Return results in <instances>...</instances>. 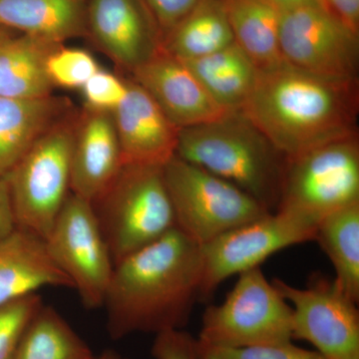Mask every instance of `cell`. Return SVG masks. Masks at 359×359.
Segmentation results:
<instances>
[{
  "mask_svg": "<svg viewBox=\"0 0 359 359\" xmlns=\"http://www.w3.org/2000/svg\"><path fill=\"white\" fill-rule=\"evenodd\" d=\"M202 275L201 245L178 228L118 262L103 304L111 339L184 330Z\"/></svg>",
  "mask_w": 359,
  "mask_h": 359,
  "instance_id": "obj_1",
  "label": "cell"
},
{
  "mask_svg": "<svg viewBox=\"0 0 359 359\" xmlns=\"http://www.w3.org/2000/svg\"><path fill=\"white\" fill-rule=\"evenodd\" d=\"M358 80L320 76L285 61L259 68L240 112L287 159L354 136Z\"/></svg>",
  "mask_w": 359,
  "mask_h": 359,
  "instance_id": "obj_2",
  "label": "cell"
},
{
  "mask_svg": "<svg viewBox=\"0 0 359 359\" xmlns=\"http://www.w3.org/2000/svg\"><path fill=\"white\" fill-rule=\"evenodd\" d=\"M175 156L238 187L269 212L280 205L287 158L240 111L179 129Z\"/></svg>",
  "mask_w": 359,
  "mask_h": 359,
  "instance_id": "obj_3",
  "label": "cell"
},
{
  "mask_svg": "<svg viewBox=\"0 0 359 359\" xmlns=\"http://www.w3.org/2000/svg\"><path fill=\"white\" fill-rule=\"evenodd\" d=\"M92 205L114 266L177 228L164 166L123 165Z\"/></svg>",
  "mask_w": 359,
  "mask_h": 359,
  "instance_id": "obj_4",
  "label": "cell"
},
{
  "mask_svg": "<svg viewBox=\"0 0 359 359\" xmlns=\"http://www.w3.org/2000/svg\"><path fill=\"white\" fill-rule=\"evenodd\" d=\"M78 113L47 130L4 176L16 228L46 240L71 193V154Z\"/></svg>",
  "mask_w": 359,
  "mask_h": 359,
  "instance_id": "obj_5",
  "label": "cell"
},
{
  "mask_svg": "<svg viewBox=\"0 0 359 359\" xmlns=\"http://www.w3.org/2000/svg\"><path fill=\"white\" fill-rule=\"evenodd\" d=\"M177 228L199 245L269 214L249 194L174 156L164 166Z\"/></svg>",
  "mask_w": 359,
  "mask_h": 359,
  "instance_id": "obj_6",
  "label": "cell"
},
{
  "mask_svg": "<svg viewBox=\"0 0 359 359\" xmlns=\"http://www.w3.org/2000/svg\"><path fill=\"white\" fill-rule=\"evenodd\" d=\"M197 339L228 348L292 341V306L261 266L249 269L221 304L205 309Z\"/></svg>",
  "mask_w": 359,
  "mask_h": 359,
  "instance_id": "obj_7",
  "label": "cell"
},
{
  "mask_svg": "<svg viewBox=\"0 0 359 359\" xmlns=\"http://www.w3.org/2000/svg\"><path fill=\"white\" fill-rule=\"evenodd\" d=\"M287 160L278 210L320 224L327 215L359 202L358 135Z\"/></svg>",
  "mask_w": 359,
  "mask_h": 359,
  "instance_id": "obj_8",
  "label": "cell"
},
{
  "mask_svg": "<svg viewBox=\"0 0 359 359\" xmlns=\"http://www.w3.org/2000/svg\"><path fill=\"white\" fill-rule=\"evenodd\" d=\"M278 45L287 65L320 76L358 79V34L313 0L280 11Z\"/></svg>",
  "mask_w": 359,
  "mask_h": 359,
  "instance_id": "obj_9",
  "label": "cell"
},
{
  "mask_svg": "<svg viewBox=\"0 0 359 359\" xmlns=\"http://www.w3.org/2000/svg\"><path fill=\"white\" fill-rule=\"evenodd\" d=\"M318 226L301 215L278 210L201 245L200 299H209L224 280L257 268L276 252L314 240Z\"/></svg>",
  "mask_w": 359,
  "mask_h": 359,
  "instance_id": "obj_10",
  "label": "cell"
},
{
  "mask_svg": "<svg viewBox=\"0 0 359 359\" xmlns=\"http://www.w3.org/2000/svg\"><path fill=\"white\" fill-rule=\"evenodd\" d=\"M45 242L85 308L103 306L114 263L91 203L71 192Z\"/></svg>",
  "mask_w": 359,
  "mask_h": 359,
  "instance_id": "obj_11",
  "label": "cell"
},
{
  "mask_svg": "<svg viewBox=\"0 0 359 359\" xmlns=\"http://www.w3.org/2000/svg\"><path fill=\"white\" fill-rule=\"evenodd\" d=\"M292 309V337L304 340L323 359H359L358 304L334 280L313 275L304 289L271 280Z\"/></svg>",
  "mask_w": 359,
  "mask_h": 359,
  "instance_id": "obj_12",
  "label": "cell"
},
{
  "mask_svg": "<svg viewBox=\"0 0 359 359\" xmlns=\"http://www.w3.org/2000/svg\"><path fill=\"white\" fill-rule=\"evenodd\" d=\"M86 36L130 74L163 49L145 0H87Z\"/></svg>",
  "mask_w": 359,
  "mask_h": 359,
  "instance_id": "obj_13",
  "label": "cell"
},
{
  "mask_svg": "<svg viewBox=\"0 0 359 359\" xmlns=\"http://www.w3.org/2000/svg\"><path fill=\"white\" fill-rule=\"evenodd\" d=\"M131 75L178 129L214 121L230 113L215 102L183 61L164 48Z\"/></svg>",
  "mask_w": 359,
  "mask_h": 359,
  "instance_id": "obj_14",
  "label": "cell"
},
{
  "mask_svg": "<svg viewBox=\"0 0 359 359\" xmlns=\"http://www.w3.org/2000/svg\"><path fill=\"white\" fill-rule=\"evenodd\" d=\"M111 114L123 165L165 166L174 157L179 129L133 78L127 79L126 95Z\"/></svg>",
  "mask_w": 359,
  "mask_h": 359,
  "instance_id": "obj_15",
  "label": "cell"
},
{
  "mask_svg": "<svg viewBox=\"0 0 359 359\" xmlns=\"http://www.w3.org/2000/svg\"><path fill=\"white\" fill-rule=\"evenodd\" d=\"M123 166L112 114L85 107L78 113L71 154V192L95 202Z\"/></svg>",
  "mask_w": 359,
  "mask_h": 359,
  "instance_id": "obj_16",
  "label": "cell"
},
{
  "mask_svg": "<svg viewBox=\"0 0 359 359\" xmlns=\"http://www.w3.org/2000/svg\"><path fill=\"white\" fill-rule=\"evenodd\" d=\"M45 287L73 289L43 238L16 228L0 241V306Z\"/></svg>",
  "mask_w": 359,
  "mask_h": 359,
  "instance_id": "obj_17",
  "label": "cell"
},
{
  "mask_svg": "<svg viewBox=\"0 0 359 359\" xmlns=\"http://www.w3.org/2000/svg\"><path fill=\"white\" fill-rule=\"evenodd\" d=\"M69 112L65 98L0 97V176H6L42 135Z\"/></svg>",
  "mask_w": 359,
  "mask_h": 359,
  "instance_id": "obj_18",
  "label": "cell"
},
{
  "mask_svg": "<svg viewBox=\"0 0 359 359\" xmlns=\"http://www.w3.org/2000/svg\"><path fill=\"white\" fill-rule=\"evenodd\" d=\"M87 0H0V26L63 44L86 36Z\"/></svg>",
  "mask_w": 359,
  "mask_h": 359,
  "instance_id": "obj_19",
  "label": "cell"
},
{
  "mask_svg": "<svg viewBox=\"0 0 359 359\" xmlns=\"http://www.w3.org/2000/svg\"><path fill=\"white\" fill-rule=\"evenodd\" d=\"M57 43L11 32L0 40V97L39 99L52 96L54 86L46 60Z\"/></svg>",
  "mask_w": 359,
  "mask_h": 359,
  "instance_id": "obj_20",
  "label": "cell"
},
{
  "mask_svg": "<svg viewBox=\"0 0 359 359\" xmlns=\"http://www.w3.org/2000/svg\"><path fill=\"white\" fill-rule=\"evenodd\" d=\"M183 62L215 102L228 112L242 109L259 72L254 60L236 42L210 55Z\"/></svg>",
  "mask_w": 359,
  "mask_h": 359,
  "instance_id": "obj_21",
  "label": "cell"
},
{
  "mask_svg": "<svg viewBox=\"0 0 359 359\" xmlns=\"http://www.w3.org/2000/svg\"><path fill=\"white\" fill-rule=\"evenodd\" d=\"M222 0H201L163 39V48L180 60L210 55L233 43Z\"/></svg>",
  "mask_w": 359,
  "mask_h": 359,
  "instance_id": "obj_22",
  "label": "cell"
},
{
  "mask_svg": "<svg viewBox=\"0 0 359 359\" xmlns=\"http://www.w3.org/2000/svg\"><path fill=\"white\" fill-rule=\"evenodd\" d=\"M235 42L264 68L283 61L278 45L280 11L263 0H222Z\"/></svg>",
  "mask_w": 359,
  "mask_h": 359,
  "instance_id": "obj_23",
  "label": "cell"
},
{
  "mask_svg": "<svg viewBox=\"0 0 359 359\" xmlns=\"http://www.w3.org/2000/svg\"><path fill=\"white\" fill-rule=\"evenodd\" d=\"M314 240L334 264L337 287L359 302V202L325 217Z\"/></svg>",
  "mask_w": 359,
  "mask_h": 359,
  "instance_id": "obj_24",
  "label": "cell"
},
{
  "mask_svg": "<svg viewBox=\"0 0 359 359\" xmlns=\"http://www.w3.org/2000/svg\"><path fill=\"white\" fill-rule=\"evenodd\" d=\"M88 344L52 306H44L26 327L14 359H94Z\"/></svg>",
  "mask_w": 359,
  "mask_h": 359,
  "instance_id": "obj_25",
  "label": "cell"
},
{
  "mask_svg": "<svg viewBox=\"0 0 359 359\" xmlns=\"http://www.w3.org/2000/svg\"><path fill=\"white\" fill-rule=\"evenodd\" d=\"M90 52L61 44L49 54L46 71L54 88L80 89L100 69Z\"/></svg>",
  "mask_w": 359,
  "mask_h": 359,
  "instance_id": "obj_26",
  "label": "cell"
},
{
  "mask_svg": "<svg viewBox=\"0 0 359 359\" xmlns=\"http://www.w3.org/2000/svg\"><path fill=\"white\" fill-rule=\"evenodd\" d=\"M39 294L0 306V359H14L26 327L42 306Z\"/></svg>",
  "mask_w": 359,
  "mask_h": 359,
  "instance_id": "obj_27",
  "label": "cell"
},
{
  "mask_svg": "<svg viewBox=\"0 0 359 359\" xmlns=\"http://www.w3.org/2000/svg\"><path fill=\"white\" fill-rule=\"evenodd\" d=\"M198 354L199 359H323L316 351L297 346L292 341L240 348L207 346L198 341Z\"/></svg>",
  "mask_w": 359,
  "mask_h": 359,
  "instance_id": "obj_28",
  "label": "cell"
},
{
  "mask_svg": "<svg viewBox=\"0 0 359 359\" xmlns=\"http://www.w3.org/2000/svg\"><path fill=\"white\" fill-rule=\"evenodd\" d=\"M85 107L112 112L122 102L127 92V79L99 69L81 88Z\"/></svg>",
  "mask_w": 359,
  "mask_h": 359,
  "instance_id": "obj_29",
  "label": "cell"
},
{
  "mask_svg": "<svg viewBox=\"0 0 359 359\" xmlns=\"http://www.w3.org/2000/svg\"><path fill=\"white\" fill-rule=\"evenodd\" d=\"M151 351L155 359H199L197 339L184 330L156 334Z\"/></svg>",
  "mask_w": 359,
  "mask_h": 359,
  "instance_id": "obj_30",
  "label": "cell"
},
{
  "mask_svg": "<svg viewBox=\"0 0 359 359\" xmlns=\"http://www.w3.org/2000/svg\"><path fill=\"white\" fill-rule=\"evenodd\" d=\"M200 1L201 0H145L159 26L163 39Z\"/></svg>",
  "mask_w": 359,
  "mask_h": 359,
  "instance_id": "obj_31",
  "label": "cell"
},
{
  "mask_svg": "<svg viewBox=\"0 0 359 359\" xmlns=\"http://www.w3.org/2000/svg\"><path fill=\"white\" fill-rule=\"evenodd\" d=\"M335 18L354 33H359V0H323Z\"/></svg>",
  "mask_w": 359,
  "mask_h": 359,
  "instance_id": "obj_32",
  "label": "cell"
},
{
  "mask_svg": "<svg viewBox=\"0 0 359 359\" xmlns=\"http://www.w3.org/2000/svg\"><path fill=\"white\" fill-rule=\"evenodd\" d=\"M16 229L13 204L4 177L0 176V241Z\"/></svg>",
  "mask_w": 359,
  "mask_h": 359,
  "instance_id": "obj_33",
  "label": "cell"
},
{
  "mask_svg": "<svg viewBox=\"0 0 359 359\" xmlns=\"http://www.w3.org/2000/svg\"><path fill=\"white\" fill-rule=\"evenodd\" d=\"M263 1L275 7L278 11H282L292 8V7L301 6L306 2L313 1V0H263Z\"/></svg>",
  "mask_w": 359,
  "mask_h": 359,
  "instance_id": "obj_34",
  "label": "cell"
},
{
  "mask_svg": "<svg viewBox=\"0 0 359 359\" xmlns=\"http://www.w3.org/2000/svg\"><path fill=\"white\" fill-rule=\"evenodd\" d=\"M94 359H129L123 356L122 354L113 351V349H106L102 353L95 356Z\"/></svg>",
  "mask_w": 359,
  "mask_h": 359,
  "instance_id": "obj_35",
  "label": "cell"
},
{
  "mask_svg": "<svg viewBox=\"0 0 359 359\" xmlns=\"http://www.w3.org/2000/svg\"><path fill=\"white\" fill-rule=\"evenodd\" d=\"M11 32H13V30L7 29V28L4 27V26H0V40Z\"/></svg>",
  "mask_w": 359,
  "mask_h": 359,
  "instance_id": "obj_36",
  "label": "cell"
}]
</instances>
